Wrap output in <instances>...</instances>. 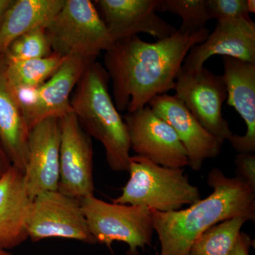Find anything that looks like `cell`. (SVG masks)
Returning a JSON list of instances; mask_svg holds the SVG:
<instances>
[{
	"mask_svg": "<svg viewBox=\"0 0 255 255\" xmlns=\"http://www.w3.org/2000/svg\"><path fill=\"white\" fill-rule=\"evenodd\" d=\"M207 27L194 34L179 31L155 42L133 36L114 41L104 55V68L112 80L117 110L132 113L156 96L174 90L189 50L205 41Z\"/></svg>",
	"mask_w": 255,
	"mask_h": 255,
	"instance_id": "cell-1",
	"label": "cell"
},
{
	"mask_svg": "<svg viewBox=\"0 0 255 255\" xmlns=\"http://www.w3.org/2000/svg\"><path fill=\"white\" fill-rule=\"evenodd\" d=\"M212 193L185 209L169 212L150 210L154 231L161 246L159 255H187L194 241L218 223L233 219H255V191L239 177H228L219 168L210 171Z\"/></svg>",
	"mask_w": 255,
	"mask_h": 255,
	"instance_id": "cell-2",
	"label": "cell"
},
{
	"mask_svg": "<svg viewBox=\"0 0 255 255\" xmlns=\"http://www.w3.org/2000/svg\"><path fill=\"white\" fill-rule=\"evenodd\" d=\"M110 80L102 64L97 61L90 63L75 87L70 105L82 128L105 147L110 169L128 172V132L109 92Z\"/></svg>",
	"mask_w": 255,
	"mask_h": 255,
	"instance_id": "cell-3",
	"label": "cell"
},
{
	"mask_svg": "<svg viewBox=\"0 0 255 255\" xmlns=\"http://www.w3.org/2000/svg\"><path fill=\"white\" fill-rule=\"evenodd\" d=\"M128 172L129 180L114 204L169 212L201 199L199 188L191 184L184 169L163 167L135 155L130 156Z\"/></svg>",
	"mask_w": 255,
	"mask_h": 255,
	"instance_id": "cell-4",
	"label": "cell"
},
{
	"mask_svg": "<svg viewBox=\"0 0 255 255\" xmlns=\"http://www.w3.org/2000/svg\"><path fill=\"white\" fill-rule=\"evenodd\" d=\"M45 32L53 53L64 58L95 62L114 42L90 0H65Z\"/></svg>",
	"mask_w": 255,
	"mask_h": 255,
	"instance_id": "cell-5",
	"label": "cell"
},
{
	"mask_svg": "<svg viewBox=\"0 0 255 255\" xmlns=\"http://www.w3.org/2000/svg\"><path fill=\"white\" fill-rule=\"evenodd\" d=\"M80 204L97 243L112 250L114 241L122 242L129 247L128 255H140L139 248L152 243L153 224L147 208L106 202L95 196L84 198Z\"/></svg>",
	"mask_w": 255,
	"mask_h": 255,
	"instance_id": "cell-6",
	"label": "cell"
},
{
	"mask_svg": "<svg viewBox=\"0 0 255 255\" xmlns=\"http://www.w3.org/2000/svg\"><path fill=\"white\" fill-rule=\"evenodd\" d=\"M174 90V96L222 143L233 136L234 133L222 113L223 103L227 100L223 75H216L205 67L190 72L181 69Z\"/></svg>",
	"mask_w": 255,
	"mask_h": 255,
	"instance_id": "cell-7",
	"label": "cell"
},
{
	"mask_svg": "<svg viewBox=\"0 0 255 255\" xmlns=\"http://www.w3.org/2000/svg\"><path fill=\"white\" fill-rule=\"evenodd\" d=\"M27 233L33 242L58 238L97 243L90 233L80 201L58 190L47 191L33 199Z\"/></svg>",
	"mask_w": 255,
	"mask_h": 255,
	"instance_id": "cell-8",
	"label": "cell"
},
{
	"mask_svg": "<svg viewBox=\"0 0 255 255\" xmlns=\"http://www.w3.org/2000/svg\"><path fill=\"white\" fill-rule=\"evenodd\" d=\"M93 62L65 58L54 75L41 86L29 90L12 88L22 110L28 130L42 121L60 119L72 113L70 99L85 69Z\"/></svg>",
	"mask_w": 255,
	"mask_h": 255,
	"instance_id": "cell-9",
	"label": "cell"
},
{
	"mask_svg": "<svg viewBox=\"0 0 255 255\" xmlns=\"http://www.w3.org/2000/svg\"><path fill=\"white\" fill-rule=\"evenodd\" d=\"M60 180L58 190L82 200L94 196L93 146L72 112L60 119Z\"/></svg>",
	"mask_w": 255,
	"mask_h": 255,
	"instance_id": "cell-10",
	"label": "cell"
},
{
	"mask_svg": "<svg viewBox=\"0 0 255 255\" xmlns=\"http://www.w3.org/2000/svg\"><path fill=\"white\" fill-rule=\"evenodd\" d=\"M130 140V149L136 155L169 168L188 166L187 152L177 133L148 105L123 117Z\"/></svg>",
	"mask_w": 255,
	"mask_h": 255,
	"instance_id": "cell-11",
	"label": "cell"
},
{
	"mask_svg": "<svg viewBox=\"0 0 255 255\" xmlns=\"http://www.w3.org/2000/svg\"><path fill=\"white\" fill-rule=\"evenodd\" d=\"M148 106L174 129L187 152L188 166L191 169L201 170L206 159L216 158L221 154L223 143L210 133L175 96H156Z\"/></svg>",
	"mask_w": 255,
	"mask_h": 255,
	"instance_id": "cell-12",
	"label": "cell"
},
{
	"mask_svg": "<svg viewBox=\"0 0 255 255\" xmlns=\"http://www.w3.org/2000/svg\"><path fill=\"white\" fill-rule=\"evenodd\" d=\"M60 119L49 118L29 130L24 177L32 200L58 189L60 180Z\"/></svg>",
	"mask_w": 255,
	"mask_h": 255,
	"instance_id": "cell-13",
	"label": "cell"
},
{
	"mask_svg": "<svg viewBox=\"0 0 255 255\" xmlns=\"http://www.w3.org/2000/svg\"><path fill=\"white\" fill-rule=\"evenodd\" d=\"M159 0H97L114 41L147 33L157 40L172 36L177 28L157 14Z\"/></svg>",
	"mask_w": 255,
	"mask_h": 255,
	"instance_id": "cell-14",
	"label": "cell"
},
{
	"mask_svg": "<svg viewBox=\"0 0 255 255\" xmlns=\"http://www.w3.org/2000/svg\"><path fill=\"white\" fill-rule=\"evenodd\" d=\"M214 55L255 63L254 21L251 18L219 20L206 41L189 50L182 69L189 72L199 70Z\"/></svg>",
	"mask_w": 255,
	"mask_h": 255,
	"instance_id": "cell-15",
	"label": "cell"
},
{
	"mask_svg": "<svg viewBox=\"0 0 255 255\" xmlns=\"http://www.w3.org/2000/svg\"><path fill=\"white\" fill-rule=\"evenodd\" d=\"M223 78L227 90V105L246 123L244 135L233 134L228 142L238 153L255 151V63L223 57Z\"/></svg>",
	"mask_w": 255,
	"mask_h": 255,
	"instance_id": "cell-16",
	"label": "cell"
},
{
	"mask_svg": "<svg viewBox=\"0 0 255 255\" xmlns=\"http://www.w3.org/2000/svg\"><path fill=\"white\" fill-rule=\"evenodd\" d=\"M32 201L24 173L11 166L0 179V249H14L28 239Z\"/></svg>",
	"mask_w": 255,
	"mask_h": 255,
	"instance_id": "cell-17",
	"label": "cell"
},
{
	"mask_svg": "<svg viewBox=\"0 0 255 255\" xmlns=\"http://www.w3.org/2000/svg\"><path fill=\"white\" fill-rule=\"evenodd\" d=\"M29 130L22 110L10 85L4 55L0 54V140L14 167L24 172Z\"/></svg>",
	"mask_w": 255,
	"mask_h": 255,
	"instance_id": "cell-18",
	"label": "cell"
},
{
	"mask_svg": "<svg viewBox=\"0 0 255 255\" xmlns=\"http://www.w3.org/2000/svg\"><path fill=\"white\" fill-rule=\"evenodd\" d=\"M64 3L65 0H14L0 25V54L18 37L46 28Z\"/></svg>",
	"mask_w": 255,
	"mask_h": 255,
	"instance_id": "cell-19",
	"label": "cell"
},
{
	"mask_svg": "<svg viewBox=\"0 0 255 255\" xmlns=\"http://www.w3.org/2000/svg\"><path fill=\"white\" fill-rule=\"evenodd\" d=\"M4 60L5 72L11 87L14 90H29L49 80L65 58L53 53L44 58L22 61Z\"/></svg>",
	"mask_w": 255,
	"mask_h": 255,
	"instance_id": "cell-20",
	"label": "cell"
},
{
	"mask_svg": "<svg viewBox=\"0 0 255 255\" xmlns=\"http://www.w3.org/2000/svg\"><path fill=\"white\" fill-rule=\"evenodd\" d=\"M246 222L237 217L215 225L194 241L187 255H229Z\"/></svg>",
	"mask_w": 255,
	"mask_h": 255,
	"instance_id": "cell-21",
	"label": "cell"
},
{
	"mask_svg": "<svg viewBox=\"0 0 255 255\" xmlns=\"http://www.w3.org/2000/svg\"><path fill=\"white\" fill-rule=\"evenodd\" d=\"M157 11L169 12L182 18L178 31L194 34L206 28L211 19L207 0H159Z\"/></svg>",
	"mask_w": 255,
	"mask_h": 255,
	"instance_id": "cell-22",
	"label": "cell"
},
{
	"mask_svg": "<svg viewBox=\"0 0 255 255\" xmlns=\"http://www.w3.org/2000/svg\"><path fill=\"white\" fill-rule=\"evenodd\" d=\"M53 54L45 28H38L14 40L3 53L9 61H22L44 58Z\"/></svg>",
	"mask_w": 255,
	"mask_h": 255,
	"instance_id": "cell-23",
	"label": "cell"
},
{
	"mask_svg": "<svg viewBox=\"0 0 255 255\" xmlns=\"http://www.w3.org/2000/svg\"><path fill=\"white\" fill-rule=\"evenodd\" d=\"M211 18H251L247 8V0H207Z\"/></svg>",
	"mask_w": 255,
	"mask_h": 255,
	"instance_id": "cell-24",
	"label": "cell"
},
{
	"mask_svg": "<svg viewBox=\"0 0 255 255\" xmlns=\"http://www.w3.org/2000/svg\"><path fill=\"white\" fill-rule=\"evenodd\" d=\"M236 177L255 191V155L254 153H238L235 159Z\"/></svg>",
	"mask_w": 255,
	"mask_h": 255,
	"instance_id": "cell-25",
	"label": "cell"
},
{
	"mask_svg": "<svg viewBox=\"0 0 255 255\" xmlns=\"http://www.w3.org/2000/svg\"><path fill=\"white\" fill-rule=\"evenodd\" d=\"M253 243V240L250 236L245 233H240L229 255H249Z\"/></svg>",
	"mask_w": 255,
	"mask_h": 255,
	"instance_id": "cell-26",
	"label": "cell"
},
{
	"mask_svg": "<svg viewBox=\"0 0 255 255\" xmlns=\"http://www.w3.org/2000/svg\"><path fill=\"white\" fill-rule=\"evenodd\" d=\"M12 166L7 152L0 140V179L4 175Z\"/></svg>",
	"mask_w": 255,
	"mask_h": 255,
	"instance_id": "cell-27",
	"label": "cell"
},
{
	"mask_svg": "<svg viewBox=\"0 0 255 255\" xmlns=\"http://www.w3.org/2000/svg\"><path fill=\"white\" fill-rule=\"evenodd\" d=\"M14 0H0V25L6 11L11 6Z\"/></svg>",
	"mask_w": 255,
	"mask_h": 255,
	"instance_id": "cell-28",
	"label": "cell"
},
{
	"mask_svg": "<svg viewBox=\"0 0 255 255\" xmlns=\"http://www.w3.org/2000/svg\"><path fill=\"white\" fill-rule=\"evenodd\" d=\"M247 8L249 13H255V0H247Z\"/></svg>",
	"mask_w": 255,
	"mask_h": 255,
	"instance_id": "cell-29",
	"label": "cell"
},
{
	"mask_svg": "<svg viewBox=\"0 0 255 255\" xmlns=\"http://www.w3.org/2000/svg\"><path fill=\"white\" fill-rule=\"evenodd\" d=\"M0 255H11V253L5 250L0 249Z\"/></svg>",
	"mask_w": 255,
	"mask_h": 255,
	"instance_id": "cell-30",
	"label": "cell"
},
{
	"mask_svg": "<svg viewBox=\"0 0 255 255\" xmlns=\"http://www.w3.org/2000/svg\"><path fill=\"white\" fill-rule=\"evenodd\" d=\"M155 255H159L158 253H156Z\"/></svg>",
	"mask_w": 255,
	"mask_h": 255,
	"instance_id": "cell-31",
	"label": "cell"
}]
</instances>
